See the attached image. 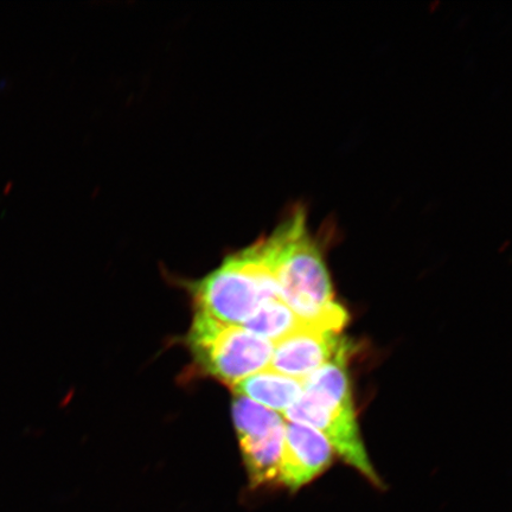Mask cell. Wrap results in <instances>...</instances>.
Instances as JSON below:
<instances>
[{
    "label": "cell",
    "instance_id": "obj_5",
    "mask_svg": "<svg viewBox=\"0 0 512 512\" xmlns=\"http://www.w3.org/2000/svg\"><path fill=\"white\" fill-rule=\"evenodd\" d=\"M334 457V448L324 435L286 421L278 484L296 492L328 470Z\"/></svg>",
    "mask_w": 512,
    "mask_h": 512
},
{
    "label": "cell",
    "instance_id": "obj_6",
    "mask_svg": "<svg viewBox=\"0 0 512 512\" xmlns=\"http://www.w3.org/2000/svg\"><path fill=\"white\" fill-rule=\"evenodd\" d=\"M348 342L335 332L303 328L274 344L267 369L303 382L335 358Z\"/></svg>",
    "mask_w": 512,
    "mask_h": 512
},
{
    "label": "cell",
    "instance_id": "obj_1",
    "mask_svg": "<svg viewBox=\"0 0 512 512\" xmlns=\"http://www.w3.org/2000/svg\"><path fill=\"white\" fill-rule=\"evenodd\" d=\"M265 242L279 298L307 328L339 334L348 312L335 302L330 273L307 228L304 209L293 210Z\"/></svg>",
    "mask_w": 512,
    "mask_h": 512
},
{
    "label": "cell",
    "instance_id": "obj_7",
    "mask_svg": "<svg viewBox=\"0 0 512 512\" xmlns=\"http://www.w3.org/2000/svg\"><path fill=\"white\" fill-rule=\"evenodd\" d=\"M285 424L255 437L239 439L249 483L253 488L278 484L284 450Z\"/></svg>",
    "mask_w": 512,
    "mask_h": 512
},
{
    "label": "cell",
    "instance_id": "obj_9",
    "mask_svg": "<svg viewBox=\"0 0 512 512\" xmlns=\"http://www.w3.org/2000/svg\"><path fill=\"white\" fill-rule=\"evenodd\" d=\"M242 328L275 344L307 326L283 300L277 298L262 304Z\"/></svg>",
    "mask_w": 512,
    "mask_h": 512
},
{
    "label": "cell",
    "instance_id": "obj_2",
    "mask_svg": "<svg viewBox=\"0 0 512 512\" xmlns=\"http://www.w3.org/2000/svg\"><path fill=\"white\" fill-rule=\"evenodd\" d=\"M352 345L303 381V393L283 414L286 421L313 428L324 435L335 453L370 483L382 480L371 464L358 427L348 363Z\"/></svg>",
    "mask_w": 512,
    "mask_h": 512
},
{
    "label": "cell",
    "instance_id": "obj_10",
    "mask_svg": "<svg viewBox=\"0 0 512 512\" xmlns=\"http://www.w3.org/2000/svg\"><path fill=\"white\" fill-rule=\"evenodd\" d=\"M233 419L239 439L255 437L284 425L283 415L259 405L245 396H236L233 403Z\"/></svg>",
    "mask_w": 512,
    "mask_h": 512
},
{
    "label": "cell",
    "instance_id": "obj_4",
    "mask_svg": "<svg viewBox=\"0 0 512 512\" xmlns=\"http://www.w3.org/2000/svg\"><path fill=\"white\" fill-rule=\"evenodd\" d=\"M189 344L202 368L233 388L270 366L274 344L202 313L192 323Z\"/></svg>",
    "mask_w": 512,
    "mask_h": 512
},
{
    "label": "cell",
    "instance_id": "obj_8",
    "mask_svg": "<svg viewBox=\"0 0 512 512\" xmlns=\"http://www.w3.org/2000/svg\"><path fill=\"white\" fill-rule=\"evenodd\" d=\"M236 393L283 415L303 393V382L270 369L247 377L234 387Z\"/></svg>",
    "mask_w": 512,
    "mask_h": 512
},
{
    "label": "cell",
    "instance_id": "obj_3",
    "mask_svg": "<svg viewBox=\"0 0 512 512\" xmlns=\"http://www.w3.org/2000/svg\"><path fill=\"white\" fill-rule=\"evenodd\" d=\"M198 312L242 326L267 300L279 298L265 240L229 256L194 288Z\"/></svg>",
    "mask_w": 512,
    "mask_h": 512
}]
</instances>
